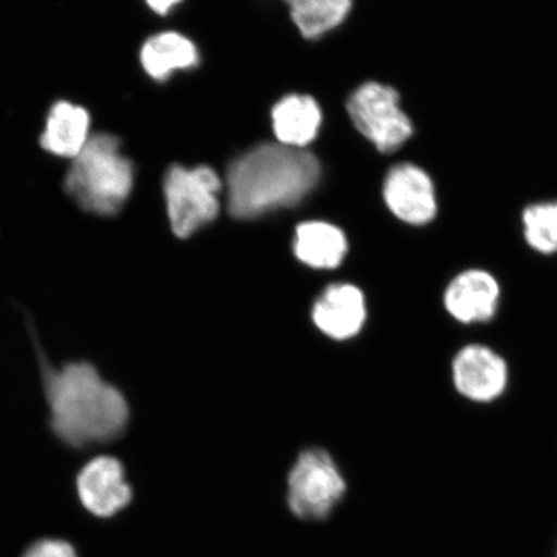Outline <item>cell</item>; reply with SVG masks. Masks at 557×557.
I'll use <instances>...</instances> for the list:
<instances>
[{
    "label": "cell",
    "mask_w": 557,
    "mask_h": 557,
    "mask_svg": "<svg viewBox=\"0 0 557 557\" xmlns=\"http://www.w3.org/2000/svg\"><path fill=\"white\" fill-rule=\"evenodd\" d=\"M33 341L50 410L48 423L54 436L73 449H87L122 437L131 418L122 389L104 380L89 361L51 364L38 338L33 336Z\"/></svg>",
    "instance_id": "6da1fadb"
},
{
    "label": "cell",
    "mask_w": 557,
    "mask_h": 557,
    "mask_svg": "<svg viewBox=\"0 0 557 557\" xmlns=\"http://www.w3.org/2000/svg\"><path fill=\"white\" fill-rule=\"evenodd\" d=\"M320 163L311 152L263 144L236 158L227 171L230 213L250 220L296 206L315 189Z\"/></svg>",
    "instance_id": "7a4b0ae2"
},
{
    "label": "cell",
    "mask_w": 557,
    "mask_h": 557,
    "mask_svg": "<svg viewBox=\"0 0 557 557\" xmlns=\"http://www.w3.org/2000/svg\"><path fill=\"white\" fill-rule=\"evenodd\" d=\"M134 181V164L122 154L120 138L97 134L90 136L86 148L73 159L64 187L83 211L114 218L127 203Z\"/></svg>",
    "instance_id": "3957f363"
},
{
    "label": "cell",
    "mask_w": 557,
    "mask_h": 557,
    "mask_svg": "<svg viewBox=\"0 0 557 557\" xmlns=\"http://www.w3.org/2000/svg\"><path fill=\"white\" fill-rule=\"evenodd\" d=\"M222 183L211 166L185 169L174 164L166 171L164 195L174 235L189 238L219 214Z\"/></svg>",
    "instance_id": "277c9868"
},
{
    "label": "cell",
    "mask_w": 557,
    "mask_h": 557,
    "mask_svg": "<svg viewBox=\"0 0 557 557\" xmlns=\"http://www.w3.org/2000/svg\"><path fill=\"white\" fill-rule=\"evenodd\" d=\"M355 127L385 154L399 150L413 136V124L400 107L398 90L369 82L347 101Z\"/></svg>",
    "instance_id": "5b68a950"
},
{
    "label": "cell",
    "mask_w": 557,
    "mask_h": 557,
    "mask_svg": "<svg viewBox=\"0 0 557 557\" xmlns=\"http://www.w3.org/2000/svg\"><path fill=\"white\" fill-rule=\"evenodd\" d=\"M346 483L329 453L310 449L289 473L288 505L297 518L323 520L344 497Z\"/></svg>",
    "instance_id": "8992f818"
},
{
    "label": "cell",
    "mask_w": 557,
    "mask_h": 557,
    "mask_svg": "<svg viewBox=\"0 0 557 557\" xmlns=\"http://www.w3.org/2000/svg\"><path fill=\"white\" fill-rule=\"evenodd\" d=\"M453 383L459 395L473 403H492L508 385L506 360L493 348L480 344L465 346L451 361Z\"/></svg>",
    "instance_id": "52a82bcc"
},
{
    "label": "cell",
    "mask_w": 557,
    "mask_h": 557,
    "mask_svg": "<svg viewBox=\"0 0 557 557\" xmlns=\"http://www.w3.org/2000/svg\"><path fill=\"white\" fill-rule=\"evenodd\" d=\"M383 197L396 218L408 225L424 226L437 214V197L433 178L413 163H400L388 171Z\"/></svg>",
    "instance_id": "ba28073f"
},
{
    "label": "cell",
    "mask_w": 557,
    "mask_h": 557,
    "mask_svg": "<svg viewBox=\"0 0 557 557\" xmlns=\"http://www.w3.org/2000/svg\"><path fill=\"white\" fill-rule=\"evenodd\" d=\"M76 490L83 506L100 518L114 517L132 499L123 463L111 456L90 459L76 478Z\"/></svg>",
    "instance_id": "9c48e42d"
},
{
    "label": "cell",
    "mask_w": 557,
    "mask_h": 557,
    "mask_svg": "<svg viewBox=\"0 0 557 557\" xmlns=\"http://www.w3.org/2000/svg\"><path fill=\"white\" fill-rule=\"evenodd\" d=\"M500 287L496 276L483 269H469L451 278L444 292V308L462 324L490 322L496 315Z\"/></svg>",
    "instance_id": "30bf717a"
},
{
    "label": "cell",
    "mask_w": 557,
    "mask_h": 557,
    "mask_svg": "<svg viewBox=\"0 0 557 557\" xmlns=\"http://www.w3.org/2000/svg\"><path fill=\"white\" fill-rule=\"evenodd\" d=\"M366 317L363 294L348 284L331 285L312 311L319 330L336 339H347L359 333Z\"/></svg>",
    "instance_id": "8fae6325"
},
{
    "label": "cell",
    "mask_w": 557,
    "mask_h": 557,
    "mask_svg": "<svg viewBox=\"0 0 557 557\" xmlns=\"http://www.w3.org/2000/svg\"><path fill=\"white\" fill-rule=\"evenodd\" d=\"M90 117L78 104L60 101L54 103L40 137L41 148L53 156L76 158L89 141Z\"/></svg>",
    "instance_id": "7c38bea8"
},
{
    "label": "cell",
    "mask_w": 557,
    "mask_h": 557,
    "mask_svg": "<svg viewBox=\"0 0 557 557\" xmlns=\"http://www.w3.org/2000/svg\"><path fill=\"white\" fill-rule=\"evenodd\" d=\"M139 60L152 79L164 82L177 70L197 67L199 52L184 35L164 32L145 41Z\"/></svg>",
    "instance_id": "4fadbf2b"
},
{
    "label": "cell",
    "mask_w": 557,
    "mask_h": 557,
    "mask_svg": "<svg viewBox=\"0 0 557 557\" xmlns=\"http://www.w3.org/2000/svg\"><path fill=\"white\" fill-rule=\"evenodd\" d=\"M322 111L310 96L290 95L273 109V127L278 141L301 149L318 136Z\"/></svg>",
    "instance_id": "5bb4252c"
},
{
    "label": "cell",
    "mask_w": 557,
    "mask_h": 557,
    "mask_svg": "<svg viewBox=\"0 0 557 557\" xmlns=\"http://www.w3.org/2000/svg\"><path fill=\"white\" fill-rule=\"evenodd\" d=\"M295 253L299 261L315 269L339 267L347 252L343 232L325 222H306L296 230Z\"/></svg>",
    "instance_id": "9a60e30c"
},
{
    "label": "cell",
    "mask_w": 557,
    "mask_h": 557,
    "mask_svg": "<svg viewBox=\"0 0 557 557\" xmlns=\"http://www.w3.org/2000/svg\"><path fill=\"white\" fill-rule=\"evenodd\" d=\"M305 38L317 39L337 27L351 10L352 0H284Z\"/></svg>",
    "instance_id": "2e32d148"
},
{
    "label": "cell",
    "mask_w": 557,
    "mask_h": 557,
    "mask_svg": "<svg viewBox=\"0 0 557 557\" xmlns=\"http://www.w3.org/2000/svg\"><path fill=\"white\" fill-rule=\"evenodd\" d=\"M521 222L529 247L540 255L557 253V200L525 207Z\"/></svg>",
    "instance_id": "e0dca14e"
},
{
    "label": "cell",
    "mask_w": 557,
    "mask_h": 557,
    "mask_svg": "<svg viewBox=\"0 0 557 557\" xmlns=\"http://www.w3.org/2000/svg\"><path fill=\"white\" fill-rule=\"evenodd\" d=\"M23 557H78L70 543L60 540H44L27 549Z\"/></svg>",
    "instance_id": "ac0fdd59"
},
{
    "label": "cell",
    "mask_w": 557,
    "mask_h": 557,
    "mask_svg": "<svg viewBox=\"0 0 557 557\" xmlns=\"http://www.w3.org/2000/svg\"><path fill=\"white\" fill-rule=\"evenodd\" d=\"M145 2L148 3L152 11L165 16L169 15L174 5L183 2V0H145Z\"/></svg>",
    "instance_id": "d6986e66"
}]
</instances>
